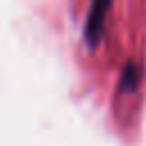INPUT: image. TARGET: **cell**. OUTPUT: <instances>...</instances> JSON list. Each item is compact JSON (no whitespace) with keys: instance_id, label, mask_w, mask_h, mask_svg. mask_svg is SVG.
<instances>
[{"instance_id":"cell-1","label":"cell","mask_w":146,"mask_h":146,"mask_svg":"<svg viewBox=\"0 0 146 146\" xmlns=\"http://www.w3.org/2000/svg\"><path fill=\"white\" fill-rule=\"evenodd\" d=\"M110 9H112V0H91L87 18H84V43L89 48H96L100 43Z\"/></svg>"}]
</instances>
